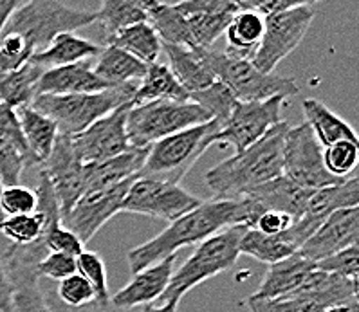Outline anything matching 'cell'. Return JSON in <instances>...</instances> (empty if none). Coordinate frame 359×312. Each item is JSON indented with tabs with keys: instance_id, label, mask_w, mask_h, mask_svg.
I'll list each match as a JSON object with an SVG mask.
<instances>
[{
	"instance_id": "47",
	"label": "cell",
	"mask_w": 359,
	"mask_h": 312,
	"mask_svg": "<svg viewBox=\"0 0 359 312\" xmlns=\"http://www.w3.org/2000/svg\"><path fill=\"white\" fill-rule=\"evenodd\" d=\"M43 298H46L47 305L51 308V312H130V311H121V308L114 307V305L109 301H90V304L83 305V307H67L56 298L55 291H43Z\"/></svg>"
},
{
	"instance_id": "15",
	"label": "cell",
	"mask_w": 359,
	"mask_h": 312,
	"mask_svg": "<svg viewBox=\"0 0 359 312\" xmlns=\"http://www.w3.org/2000/svg\"><path fill=\"white\" fill-rule=\"evenodd\" d=\"M358 299V282L329 274L325 283L311 292L264 299L250 296L245 305L250 312H323L334 305L348 304Z\"/></svg>"
},
{
	"instance_id": "5",
	"label": "cell",
	"mask_w": 359,
	"mask_h": 312,
	"mask_svg": "<svg viewBox=\"0 0 359 312\" xmlns=\"http://www.w3.org/2000/svg\"><path fill=\"white\" fill-rule=\"evenodd\" d=\"M137 85L125 83L90 94H67V96H55V94H40L34 97L33 109L42 112L56 123L58 134L78 135L89 128L93 123L110 114L112 110L119 109L125 103H132Z\"/></svg>"
},
{
	"instance_id": "20",
	"label": "cell",
	"mask_w": 359,
	"mask_h": 312,
	"mask_svg": "<svg viewBox=\"0 0 359 312\" xmlns=\"http://www.w3.org/2000/svg\"><path fill=\"white\" fill-rule=\"evenodd\" d=\"M175 258L177 255H172L135 273L127 285L110 296V304L121 311H132L134 307H144L157 301L172 280Z\"/></svg>"
},
{
	"instance_id": "40",
	"label": "cell",
	"mask_w": 359,
	"mask_h": 312,
	"mask_svg": "<svg viewBox=\"0 0 359 312\" xmlns=\"http://www.w3.org/2000/svg\"><path fill=\"white\" fill-rule=\"evenodd\" d=\"M190 102L197 103V105H201L203 109H206L208 112L212 114L213 119H217L220 125H224L226 119L231 114V110L233 107H235V103H237V100H235V96L229 93V89L226 85H222L220 81L215 80L204 90L190 94Z\"/></svg>"
},
{
	"instance_id": "30",
	"label": "cell",
	"mask_w": 359,
	"mask_h": 312,
	"mask_svg": "<svg viewBox=\"0 0 359 312\" xmlns=\"http://www.w3.org/2000/svg\"><path fill=\"white\" fill-rule=\"evenodd\" d=\"M42 74L43 69L31 62L17 71L0 74V103L13 110L33 105L34 97L39 96V81Z\"/></svg>"
},
{
	"instance_id": "37",
	"label": "cell",
	"mask_w": 359,
	"mask_h": 312,
	"mask_svg": "<svg viewBox=\"0 0 359 312\" xmlns=\"http://www.w3.org/2000/svg\"><path fill=\"white\" fill-rule=\"evenodd\" d=\"M42 165L31 154L24 152L11 140L0 134V181L4 186L20 184L22 173L27 166Z\"/></svg>"
},
{
	"instance_id": "26",
	"label": "cell",
	"mask_w": 359,
	"mask_h": 312,
	"mask_svg": "<svg viewBox=\"0 0 359 312\" xmlns=\"http://www.w3.org/2000/svg\"><path fill=\"white\" fill-rule=\"evenodd\" d=\"M266 18L251 9H241L229 20L224 34L228 40V55L253 62L260 40L264 36Z\"/></svg>"
},
{
	"instance_id": "35",
	"label": "cell",
	"mask_w": 359,
	"mask_h": 312,
	"mask_svg": "<svg viewBox=\"0 0 359 312\" xmlns=\"http://www.w3.org/2000/svg\"><path fill=\"white\" fill-rule=\"evenodd\" d=\"M238 249H241V255L253 257L255 260L269 264V266L296 253V249L283 238V235H264L251 228L244 231Z\"/></svg>"
},
{
	"instance_id": "46",
	"label": "cell",
	"mask_w": 359,
	"mask_h": 312,
	"mask_svg": "<svg viewBox=\"0 0 359 312\" xmlns=\"http://www.w3.org/2000/svg\"><path fill=\"white\" fill-rule=\"evenodd\" d=\"M11 312H51L39 283L18 287L11 292Z\"/></svg>"
},
{
	"instance_id": "45",
	"label": "cell",
	"mask_w": 359,
	"mask_h": 312,
	"mask_svg": "<svg viewBox=\"0 0 359 312\" xmlns=\"http://www.w3.org/2000/svg\"><path fill=\"white\" fill-rule=\"evenodd\" d=\"M39 278H49L53 282H62L72 274H76V257L65 253H49L36 267Z\"/></svg>"
},
{
	"instance_id": "42",
	"label": "cell",
	"mask_w": 359,
	"mask_h": 312,
	"mask_svg": "<svg viewBox=\"0 0 359 312\" xmlns=\"http://www.w3.org/2000/svg\"><path fill=\"white\" fill-rule=\"evenodd\" d=\"M39 206V197L36 191L27 188V186H4L0 194V210L4 217L15 215H31Z\"/></svg>"
},
{
	"instance_id": "48",
	"label": "cell",
	"mask_w": 359,
	"mask_h": 312,
	"mask_svg": "<svg viewBox=\"0 0 359 312\" xmlns=\"http://www.w3.org/2000/svg\"><path fill=\"white\" fill-rule=\"evenodd\" d=\"M294 220L285 213H278V211H264L262 215L258 217L257 222L251 229L264 233V235H282L283 231H287L292 226Z\"/></svg>"
},
{
	"instance_id": "41",
	"label": "cell",
	"mask_w": 359,
	"mask_h": 312,
	"mask_svg": "<svg viewBox=\"0 0 359 312\" xmlns=\"http://www.w3.org/2000/svg\"><path fill=\"white\" fill-rule=\"evenodd\" d=\"M76 273L81 274L94 289L97 301H109V280H107L105 262L94 251H81L76 257Z\"/></svg>"
},
{
	"instance_id": "21",
	"label": "cell",
	"mask_w": 359,
	"mask_h": 312,
	"mask_svg": "<svg viewBox=\"0 0 359 312\" xmlns=\"http://www.w3.org/2000/svg\"><path fill=\"white\" fill-rule=\"evenodd\" d=\"M147 154L148 148H130L128 152L112 157V159L83 165L85 191L103 190V188L130 181V179H137L144 165V159H147Z\"/></svg>"
},
{
	"instance_id": "9",
	"label": "cell",
	"mask_w": 359,
	"mask_h": 312,
	"mask_svg": "<svg viewBox=\"0 0 359 312\" xmlns=\"http://www.w3.org/2000/svg\"><path fill=\"white\" fill-rule=\"evenodd\" d=\"M314 17L316 9L313 2H302L283 13L267 17L264 36L251 64L264 74H273L276 65L300 46Z\"/></svg>"
},
{
	"instance_id": "39",
	"label": "cell",
	"mask_w": 359,
	"mask_h": 312,
	"mask_svg": "<svg viewBox=\"0 0 359 312\" xmlns=\"http://www.w3.org/2000/svg\"><path fill=\"white\" fill-rule=\"evenodd\" d=\"M359 161V143L339 141L323 150V165L332 177L346 181L352 177Z\"/></svg>"
},
{
	"instance_id": "18",
	"label": "cell",
	"mask_w": 359,
	"mask_h": 312,
	"mask_svg": "<svg viewBox=\"0 0 359 312\" xmlns=\"http://www.w3.org/2000/svg\"><path fill=\"white\" fill-rule=\"evenodd\" d=\"M329 274L316 269L314 262L302 257L298 251L285 260L269 266L262 283L255 292V298L273 299L282 296L300 294V292L318 291L325 283Z\"/></svg>"
},
{
	"instance_id": "19",
	"label": "cell",
	"mask_w": 359,
	"mask_h": 312,
	"mask_svg": "<svg viewBox=\"0 0 359 312\" xmlns=\"http://www.w3.org/2000/svg\"><path fill=\"white\" fill-rule=\"evenodd\" d=\"M358 236L359 208L339 210L321 224L314 235L298 249V253L316 264L351 245H358Z\"/></svg>"
},
{
	"instance_id": "34",
	"label": "cell",
	"mask_w": 359,
	"mask_h": 312,
	"mask_svg": "<svg viewBox=\"0 0 359 312\" xmlns=\"http://www.w3.org/2000/svg\"><path fill=\"white\" fill-rule=\"evenodd\" d=\"M96 22L103 27L105 39L109 42L123 29L148 22L147 11L143 9L141 0H105L102 8L96 11Z\"/></svg>"
},
{
	"instance_id": "50",
	"label": "cell",
	"mask_w": 359,
	"mask_h": 312,
	"mask_svg": "<svg viewBox=\"0 0 359 312\" xmlns=\"http://www.w3.org/2000/svg\"><path fill=\"white\" fill-rule=\"evenodd\" d=\"M141 312H179V304H163V305H144Z\"/></svg>"
},
{
	"instance_id": "1",
	"label": "cell",
	"mask_w": 359,
	"mask_h": 312,
	"mask_svg": "<svg viewBox=\"0 0 359 312\" xmlns=\"http://www.w3.org/2000/svg\"><path fill=\"white\" fill-rule=\"evenodd\" d=\"M264 211L266 210L250 197H241L235 201H219V198L203 201L195 210L188 211L187 215L170 222L168 228L163 229L159 235L130 249L127 255L128 267L132 274H135L163 258L177 255L179 249L201 244L226 228L231 226L253 228Z\"/></svg>"
},
{
	"instance_id": "6",
	"label": "cell",
	"mask_w": 359,
	"mask_h": 312,
	"mask_svg": "<svg viewBox=\"0 0 359 312\" xmlns=\"http://www.w3.org/2000/svg\"><path fill=\"white\" fill-rule=\"evenodd\" d=\"M220 127L222 125L217 119H212L154 143L148 148L140 177L179 184L201 156L212 147L213 135Z\"/></svg>"
},
{
	"instance_id": "2",
	"label": "cell",
	"mask_w": 359,
	"mask_h": 312,
	"mask_svg": "<svg viewBox=\"0 0 359 312\" xmlns=\"http://www.w3.org/2000/svg\"><path fill=\"white\" fill-rule=\"evenodd\" d=\"M289 125L285 121L271 128L262 140L208 170L206 184L219 201H235L282 175L283 137Z\"/></svg>"
},
{
	"instance_id": "22",
	"label": "cell",
	"mask_w": 359,
	"mask_h": 312,
	"mask_svg": "<svg viewBox=\"0 0 359 312\" xmlns=\"http://www.w3.org/2000/svg\"><path fill=\"white\" fill-rule=\"evenodd\" d=\"M107 89H112V85L100 80L89 62H78L65 67L43 71L39 81V96L40 94H55V96L90 94Z\"/></svg>"
},
{
	"instance_id": "14",
	"label": "cell",
	"mask_w": 359,
	"mask_h": 312,
	"mask_svg": "<svg viewBox=\"0 0 359 312\" xmlns=\"http://www.w3.org/2000/svg\"><path fill=\"white\" fill-rule=\"evenodd\" d=\"M130 107L132 103H125L110 114L97 119L81 134L72 135L74 150L83 165L112 159L130 150L132 147L127 135V116Z\"/></svg>"
},
{
	"instance_id": "10",
	"label": "cell",
	"mask_w": 359,
	"mask_h": 312,
	"mask_svg": "<svg viewBox=\"0 0 359 312\" xmlns=\"http://www.w3.org/2000/svg\"><path fill=\"white\" fill-rule=\"evenodd\" d=\"M282 175L311 191L341 182L325 170L323 147L305 121L289 128L283 137Z\"/></svg>"
},
{
	"instance_id": "36",
	"label": "cell",
	"mask_w": 359,
	"mask_h": 312,
	"mask_svg": "<svg viewBox=\"0 0 359 312\" xmlns=\"http://www.w3.org/2000/svg\"><path fill=\"white\" fill-rule=\"evenodd\" d=\"M233 17L235 15L229 13H195L184 17L191 40H194V49H204V51L212 49L215 40L224 34L226 27Z\"/></svg>"
},
{
	"instance_id": "51",
	"label": "cell",
	"mask_w": 359,
	"mask_h": 312,
	"mask_svg": "<svg viewBox=\"0 0 359 312\" xmlns=\"http://www.w3.org/2000/svg\"><path fill=\"white\" fill-rule=\"evenodd\" d=\"M323 312H359V304L358 299H354V301H348V304L334 305V307L325 308Z\"/></svg>"
},
{
	"instance_id": "16",
	"label": "cell",
	"mask_w": 359,
	"mask_h": 312,
	"mask_svg": "<svg viewBox=\"0 0 359 312\" xmlns=\"http://www.w3.org/2000/svg\"><path fill=\"white\" fill-rule=\"evenodd\" d=\"M134 181L135 179H130L103 190L85 191L67 215L62 219V224L71 229L83 244H87L112 217L118 215L123 198Z\"/></svg>"
},
{
	"instance_id": "31",
	"label": "cell",
	"mask_w": 359,
	"mask_h": 312,
	"mask_svg": "<svg viewBox=\"0 0 359 312\" xmlns=\"http://www.w3.org/2000/svg\"><path fill=\"white\" fill-rule=\"evenodd\" d=\"M93 69L100 80L118 87V85L132 83L134 80H141L147 72V64L118 47L107 46L102 47V53L97 55V62Z\"/></svg>"
},
{
	"instance_id": "44",
	"label": "cell",
	"mask_w": 359,
	"mask_h": 312,
	"mask_svg": "<svg viewBox=\"0 0 359 312\" xmlns=\"http://www.w3.org/2000/svg\"><path fill=\"white\" fill-rule=\"evenodd\" d=\"M55 294L67 307H83V305L96 299V294H94V289L90 287V283L78 273L62 280L58 283V289L55 291Z\"/></svg>"
},
{
	"instance_id": "12",
	"label": "cell",
	"mask_w": 359,
	"mask_h": 312,
	"mask_svg": "<svg viewBox=\"0 0 359 312\" xmlns=\"http://www.w3.org/2000/svg\"><path fill=\"white\" fill-rule=\"evenodd\" d=\"M283 100L285 97L276 96L264 102H237L222 128L213 135L212 144L233 147L235 154L244 152L283 121Z\"/></svg>"
},
{
	"instance_id": "33",
	"label": "cell",
	"mask_w": 359,
	"mask_h": 312,
	"mask_svg": "<svg viewBox=\"0 0 359 312\" xmlns=\"http://www.w3.org/2000/svg\"><path fill=\"white\" fill-rule=\"evenodd\" d=\"M107 43L128 53V55L147 65L157 62V56L163 49V42H161L157 33L148 22L134 24V26L123 29L121 33L116 34L114 39H110Z\"/></svg>"
},
{
	"instance_id": "3",
	"label": "cell",
	"mask_w": 359,
	"mask_h": 312,
	"mask_svg": "<svg viewBox=\"0 0 359 312\" xmlns=\"http://www.w3.org/2000/svg\"><path fill=\"white\" fill-rule=\"evenodd\" d=\"M245 229V226H231L197 244L194 255L177 271H173L172 280L157 299V305L181 304V299L199 283L231 269L241 257L238 245Z\"/></svg>"
},
{
	"instance_id": "13",
	"label": "cell",
	"mask_w": 359,
	"mask_h": 312,
	"mask_svg": "<svg viewBox=\"0 0 359 312\" xmlns=\"http://www.w3.org/2000/svg\"><path fill=\"white\" fill-rule=\"evenodd\" d=\"M358 204L359 179L355 175L338 184L314 190L309 197L307 206L300 219H296L291 228L282 233L283 238L298 251L332 213L339 210H348V208H358Z\"/></svg>"
},
{
	"instance_id": "25",
	"label": "cell",
	"mask_w": 359,
	"mask_h": 312,
	"mask_svg": "<svg viewBox=\"0 0 359 312\" xmlns=\"http://www.w3.org/2000/svg\"><path fill=\"white\" fill-rule=\"evenodd\" d=\"M302 110H304L305 123L314 132L321 147L327 148L334 143H339V141L359 143L354 128L338 114H334L332 110L320 100L307 97L302 102Z\"/></svg>"
},
{
	"instance_id": "23",
	"label": "cell",
	"mask_w": 359,
	"mask_h": 312,
	"mask_svg": "<svg viewBox=\"0 0 359 312\" xmlns=\"http://www.w3.org/2000/svg\"><path fill=\"white\" fill-rule=\"evenodd\" d=\"M311 194H313L311 190H305L302 186L294 184L285 175H280V177L255 188L245 197L253 198L255 203L260 204L266 211L285 213L292 220H296L300 219L302 213L305 211Z\"/></svg>"
},
{
	"instance_id": "32",
	"label": "cell",
	"mask_w": 359,
	"mask_h": 312,
	"mask_svg": "<svg viewBox=\"0 0 359 312\" xmlns=\"http://www.w3.org/2000/svg\"><path fill=\"white\" fill-rule=\"evenodd\" d=\"M17 116L27 148L40 163H43L51 154L56 137H58L56 123L51 118L43 116L42 112H39V110H34L33 107L18 109Z\"/></svg>"
},
{
	"instance_id": "7",
	"label": "cell",
	"mask_w": 359,
	"mask_h": 312,
	"mask_svg": "<svg viewBox=\"0 0 359 312\" xmlns=\"http://www.w3.org/2000/svg\"><path fill=\"white\" fill-rule=\"evenodd\" d=\"M206 64L212 76L222 85L237 102H264L271 97L296 96L300 87L292 78H283L278 74H264L251 62L228 55L226 51L215 49H197Z\"/></svg>"
},
{
	"instance_id": "38",
	"label": "cell",
	"mask_w": 359,
	"mask_h": 312,
	"mask_svg": "<svg viewBox=\"0 0 359 312\" xmlns=\"http://www.w3.org/2000/svg\"><path fill=\"white\" fill-rule=\"evenodd\" d=\"M46 231V219L34 211L31 215L4 217L0 220V233L8 236L15 245H29L40 240Z\"/></svg>"
},
{
	"instance_id": "29",
	"label": "cell",
	"mask_w": 359,
	"mask_h": 312,
	"mask_svg": "<svg viewBox=\"0 0 359 312\" xmlns=\"http://www.w3.org/2000/svg\"><path fill=\"white\" fill-rule=\"evenodd\" d=\"M141 2L147 11L148 24L154 27L161 42L194 49V40L188 29L187 18L179 13L175 6L166 4V2H154V0H141Z\"/></svg>"
},
{
	"instance_id": "4",
	"label": "cell",
	"mask_w": 359,
	"mask_h": 312,
	"mask_svg": "<svg viewBox=\"0 0 359 312\" xmlns=\"http://www.w3.org/2000/svg\"><path fill=\"white\" fill-rule=\"evenodd\" d=\"M94 22V11L69 8L55 0H31L18 6L17 11L9 17L2 34L11 33L22 36L34 55L43 51L58 34L74 33Z\"/></svg>"
},
{
	"instance_id": "27",
	"label": "cell",
	"mask_w": 359,
	"mask_h": 312,
	"mask_svg": "<svg viewBox=\"0 0 359 312\" xmlns=\"http://www.w3.org/2000/svg\"><path fill=\"white\" fill-rule=\"evenodd\" d=\"M150 102H190V94L175 80L168 65L159 64V62L147 65L141 85L135 87L132 105Z\"/></svg>"
},
{
	"instance_id": "43",
	"label": "cell",
	"mask_w": 359,
	"mask_h": 312,
	"mask_svg": "<svg viewBox=\"0 0 359 312\" xmlns=\"http://www.w3.org/2000/svg\"><path fill=\"white\" fill-rule=\"evenodd\" d=\"M358 245H351V247L343 249L339 253L330 255V257L316 262L314 266H316V269L321 271V273L334 274V276H339V278L358 282Z\"/></svg>"
},
{
	"instance_id": "17",
	"label": "cell",
	"mask_w": 359,
	"mask_h": 312,
	"mask_svg": "<svg viewBox=\"0 0 359 312\" xmlns=\"http://www.w3.org/2000/svg\"><path fill=\"white\" fill-rule=\"evenodd\" d=\"M42 170L51 182V188L58 201L60 215L64 219L85 191L83 163L78 157L69 135L58 134L51 154L42 163Z\"/></svg>"
},
{
	"instance_id": "49",
	"label": "cell",
	"mask_w": 359,
	"mask_h": 312,
	"mask_svg": "<svg viewBox=\"0 0 359 312\" xmlns=\"http://www.w3.org/2000/svg\"><path fill=\"white\" fill-rule=\"evenodd\" d=\"M20 4L22 2H18V0H0V34L4 31L9 17L17 11Z\"/></svg>"
},
{
	"instance_id": "11",
	"label": "cell",
	"mask_w": 359,
	"mask_h": 312,
	"mask_svg": "<svg viewBox=\"0 0 359 312\" xmlns=\"http://www.w3.org/2000/svg\"><path fill=\"white\" fill-rule=\"evenodd\" d=\"M203 203L179 184L137 177L123 198L119 213H140L173 222Z\"/></svg>"
},
{
	"instance_id": "24",
	"label": "cell",
	"mask_w": 359,
	"mask_h": 312,
	"mask_svg": "<svg viewBox=\"0 0 359 312\" xmlns=\"http://www.w3.org/2000/svg\"><path fill=\"white\" fill-rule=\"evenodd\" d=\"M100 53H102V47L97 43L76 36L74 33H65L58 34L43 51L34 53L29 62L42 67L43 71H49V69L65 67L78 62H89Z\"/></svg>"
},
{
	"instance_id": "28",
	"label": "cell",
	"mask_w": 359,
	"mask_h": 312,
	"mask_svg": "<svg viewBox=\"0 0 359 312\" xmlns=\"http://www.w3.org/2000/svg\"><path fill=\"white\" fill-rule=\"evenodd\" d=\"M163 51L168 56L170 71L188 94L204 90L215 81V78L212 76V72L208 71L206 64L203 62L197 49H187V47L163 43Z\"/></svg>"
},
{
	"instance_id": "8",
	"label": "cell",
	"mask_w": 359,
	"mask_h": 312,
	"mask_svg": "<svg viewBox=\"0 0 359 312\" xmlns=\"http://www.w3.org/2000/svg\"><path fill=\"white\" fill-rule=\"evenodd\" d=\"M212 114L194 102H150L132 105L127 116V135L132 148H150L177 132L212 121Z\"/></svg>"
}]
</instances>
